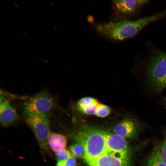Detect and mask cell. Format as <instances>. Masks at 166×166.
Instances as JSON below:
<instances>
[{"label":"cell","instance_id":"obj_2","mask_svg":"<svg viewBox=\"0 0 166 166\" xmlns=\"http://www.w3.org/2000/svg\"><path fill=\"white\" fill-rule=\"evenodd\" d=\"M106 135L103 131L91 129L79 133L77 140L84 148L83 158L87 163L99 156L107 150Z\"/></svg>","mask_w":166,"mask_h":166},{"label":"cell","instance_id":"obj_24","mask_svg":"<svg viewBox=\"0 0 166 166\" xmlns=\"http://www.w3.org/2000/svg\"><path fill=\"white\" fill-rule=\"evenodd\" d=\"M75 166H76V165Z\"/></svg>","mask_w":166,"mask_h":166},{"label":"cell","instance_id":"obj_5","mask_svg":"<svg viewBox=\"0 0 166 166\" xmlns=\"http://www.w3.org/2000/svg\"><path fill=\"white\" fill-rule=\"evenodd\" d=\"M53 99L46 91L39 92L33 96L24 105L25 115L47 114L53 108Z\"/></svg>","mask_w":166,"mask_h":166},{"label":"cell","instance_id":"obj_1","mask_svg":"<svg viewBox=\"0 0 166 166\" xmlns=\"http://www.w3.org/2000/svg\"><path fill=\"white\" fill-rule=\"evenodd\" d=\"M166 16V10L134 21L123 20L98 23L96 26L101 35L111 40H122L133 37L148 24Z\"/></svg>","mask_w":166,"mask_h":166},{"label":"cell","instance_id":"obj_17","mask_svg":"<svg viewBox=\"0 0 166 166\" xmlns=\"http://www.w3.org/2000/svg\"><path fill=\"white\" fill-rule=\"evenodd\" d=\"M157 150L162 159L166 163V135Z\"/></svg>","mask_w":166,"mask_h":166},{"label":"cell","instance_id":"obj_20","mask_svg":"<svg viewBox=\"0 0 166 166\" xmlns=\"http://www.w3.org/2000/svg\"><path fill=\"white\" fill-rule=\"evenodd\" d=\"M164 101H165V103L166 104V97L164 98Z\"/></svg>","mask_w":166,"mask_h":166},{"label":"cell","instance_id":"obj_11","mask_svg":"<svg viewBox=\"0 0 166 166\" xmlns=\"http://www.w3.org/2000/svg\"><path fill=\"white\" fill-rule=\"evenodd\" d=\"M67 141L65 136L54 132H50L48 140L49 148L55 153L66 148Z\"/></svg>","mask_w":166,"mask_h":166},{"label":"cell","instance_id":"obj_10","mask_svg":"<svg viewBox=\"0 0 166 166\" xmlns=\"http://www.w3.org/2000/svg\"><path fill=\"white\" fill-rule=\"evenodd\" d=\"M18 118L15 109L9 102L4 101L1 102L0 119L1 123L3 125H12L17 121Z\"/></svg>","mask_w":166,"mask_h":166},{"label":"cell","instance_id":"obj_13","mask_svg":"<svg viewBox=\"0 0 166 166\" xmlns=\"http://www.w3.org/2000/svg\"><path fill=\"white\" fill-rule=\"evenodd\" d=\"M99 103L96 99L91 97H85L80 99L77 103V106L81 112L87 106L94 103Z\"/></svg>","mask_w":166,"mask_h":166},{"label":"cell","instance_id":"obj_21","mask_svg":"<svg viewBox=\"0 0 166 166\" xmlns=\"http://www.w3.org/2000/svg\"><path fill=\"white\" fill-rule=\"evenodd\" d=\"M15 6L16 7H18V5H17V4H15Z\"/></svg>","mask_w":166,"mask_h":166},{"label":"cell","instance_id":"obj_12","mask_svg":"<svg viewBox=\"0 0 166 166\" xmlns=\"http://www.w3.org/2000/svg\"><path fill=\"white\" fill-rule=\"evenodd\" d=\"M145 166H166L157 151H154L148 157Z\"/></svg>","mask_w":166,"mask_h":166},{"label":"cell","instance_id":"obj_7","mask_svg":"<svg viewBox=\"0 0 166 166\" xmlns=\"http://www.w3.org/2000/svg\"><path fill=\"white\" fill-rule=\"evenodd\" d=\"M140 128L139 123L136 119L126 118L117 124L114 127V133L125 138L136 136Z\"/></svg>","mask_w":166,"mask_h":166},{"label":"cell","instance_id":"obj_9","mask_svg":"<svg viewBox=\"0 0 166 166\" xmlns=\"http://www.w3.org/2000/svg\"><path fill=\"white\" fill-rule=\"evenodd\" d=\"M144 0H116L113 1L114 7L119 12L123 14H131L138 8L148 2Z\"/></svg>","mask_w":166,"mask_h":166},{"label":"cell","instance_id":"obj_14","mask_svg":"<svg viewBox=\"0 0 166 166\" xmlns=\"http://www.w3.org/2000/svg\"><path fill=\"white\" fill-rule=\"evenodd\" d=\"M111 109L104 104L99 103L95 115L98 117L104 118L108 116L111 113Z\"/></svg>","mask_w":166,"mask_h":166},{"label":"cell","instance_id":"obj_3","mask_svg":"<svg viewBox=\"0 0 166 166\" xmlns=\"http://www.w3.org/2000/svg\"><path fill=\"white\" fill-rule=\"evenodd\" d=\"M148 81L155 91L166 88V53L159 52L150 59L146 68Z\"/></svg>","mask_w":166,"mask_h":166},{"label":"cell","instance_id":"obj_15","mask_svg":"<svg viewBox=\"0 0 166 166\" xmlns=\"http://www.w3.org/2000/svg\"><path fill=\"white\" fill-rule=\"evenodd\" d=\"M69 151L72 156L75 158L83 157L85 152L83 146L79 143L71 146L69 148Z\"/></svg>","mask_w":166,"mask_h":166},{"label":"cell","instance_id":"obj_4","mask_svg":"<svg viewBox=\"0 0 166 166\" xmlns=\"http://www.w3.org/2000/svg\"><path fill=\"white\" fill-rule=\"evenodd\" d=\"M26 121L34 132L40 147L49 150L48 143L50 133L49 115L47 114H32L25 115Z\"/></svg>","mask_w":166,"mask_h":166},{"label":"cell","instance_id":"obj_16","mask_svg":"<svg viewBox=\"0 0 166 166\" xmlns=\"http://www.w3.org/2000/svg\"><path fill=\"white\" fill-rule=\"evenodd\" d=\"M55 154L57 162L65 160L72 156L70 152L66 148L56 152Z\"/></svg>","mask_w":166,"mask_h":166},{"label":"cell","instance_id":"obj_23","mask_svg":"<svg viewBox=\"0 0 166 166\" xmlns=\"http://www.w3.org/2000/svg\"><path fill=\"white\" fill-rule=\"evenodd\" d=\"M24 33L26 34V35H27V34L25 32H24Z\"/></svg>","mask_w":166,"mask_h":166},{"label":"cell","instance_id":"obj_8","mask_svg":"<svg viewBox=\"0 0 166 166\" xmlns=\"http://www.w3.org/2000/svg\"><path fill=\"white\" fill-rule=\"evenodd\" d=\"M107 149L130 155V149L125 138L118 135L107 133Z\"/></svg>","mask_w":166,"mask_h":166},{"label":"cell","instance_id":"obj_19","mask_svg":"<svg viewBox=\"0 0 166 166\" xmlns=\"http://www.w3.org/2000/svg\"><path fill=\"white\" fill-rule=\"evenodd\" d=\"M76 165V158L72 156L65 160L57 162L56 166H75Z\"/></svg>","mask_w":166,"mask_h":166},{"label":"cell","instance_id":"obj_22","mask_svg":"<svg viewBox=\"0 0 166 166\" xmlns=\"http://www.w3.org/2000/svg\"><path fill=\"white\" fill-rule=\"evenodd\" d=\"M50 4H51V5L52 6H53V4L52 3H50Z\"/></svg>","mask_w":166,"mask_h":166},{"label":"cell","instance_id":"obj_6","mask_svg":"<svg viewBox=\"0 0 166 166\" xmlns=\"http://www.w3.org/2000/svg\"><path fill=\"white\" fill-rule=\"evenodd\" d=\"M129 155L107 149L102 155L87 163L89 166H130Z\"/></svg>","mask_w":166,"mask_h":166},{"label":"cell","instance_id":"obj_18","mask_svg":"<svg viewBox=\"0 0 166 166\" xmlns=\"http://www.w3.org/2000/svg\"><path fill=\"white\" fill-rule=\"evenodd\" d=\"M99 103L91 104L84 109L81 112L87 115H95Z\"/></svg>","mask_w":166,"mask_h":166}]
</instances>
